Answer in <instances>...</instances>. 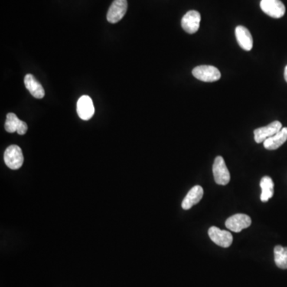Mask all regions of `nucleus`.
Wrapping results in <instances>:
<instances>
[{
	"mask_svg": "<svg viewBox=\"0 0 287 287\" xmlns=\"http://www.w3.org/2000/svg\"><path fill=\"white\" fill-rule=\"evenodd\" d=\"M4 158L6 165L11 169H18L24 164V154L18 145H13L8 147L4 152Z\"/></svg>",
	"mask_w": 287,
	"mask_h": 287,
	"instance_id": "1",
	"label": "nucleus"
},
{
	"mask_svg": "<svg viewBox=\"0 0 287 287\" xmlns=\"http://www.w3.org/2000/svg\"><path fill=\"white\" fill-rule=\"evenodd\" d=\"M226 228L234 232H240L252 225L250 216L245 214H236L231 216L226 220Z\"/></svg>",
	"mask_w": 287,
	"mask_h": 287,
	"instance_id": "7",
	"label": "nucleus"
},
{
	"mask_svg": "<svg viewBox=\"0 0 287 287\" xmlns=\"http://www.w3.org/2000/svg\"><path fill=\"white\" fill-rule=\"evenodd\" d=\"M77 112L81 119L84 121L90 119L94 114V106L91 98L87 95L81 97L78 101Z\"/></svg>",
	"mask_w": 287,
	"mask_h": 287,
	"instance_id": "10",
	"label": "nucleus"
},
{
	"mask_svg": "<svg viewBox=\"0 0 287 287\" xmlns=\"http://www.w3.org/2000/svg\"><path fill=\"white\" fill-rule=\"evenodd\" d=\"M284 78H285V82H287V66L285 67V70H284Z\"/></svg>",
	"mask_w": 287,
	"mask_h": 287,
	"instance_id": "18",
	"label": "nucleus"
},
{
	"mask_svg": "<svg viewBox=\"0 0 287 287\" xmlns=\"http://www.w3.org/2000/svg\"><path fill=\"white\" fill-rule=\"evenodd\" d=\"M128 9L127 0H114L107 13V20L110 24H117L125 16Z\"/></svg>",
	"mask_w": 287,
	"mask_h": 287,
	"instance_id": "5",
	"label": "nucleus"
},
{
	"mask_svg": "<svg viewBox=\"0 0 287 287\" xmlns=\"http://www.w3.org/2000/svg\"><path fill=\"white\" fill-rule=\"evenodd\" d=\"M236 37L241 48L250 51L253 47V37L250 31L243 26H238L236 28Z\"/></svg>",
	"mask_w": 287,
	"mask_h": 287,
	"instance_id": "11",
	"label": "nucleus"
},
{
	"mask_svg": "<svg viewBox=\"0 0 287 287\" xmlns=\"http://www.w3.org/2000/svg\"><path fill=\"white\" fill-rule=\"evenodd\" d=\"M24 84L34 98L41 99L44 98L45 90L40 82L32 74H27L24 79Z\"/></svg>",
	"mask_w": 287,
	"mask_h": 287,
	"instance_id": "13",
	"label": "nucleus"
},
{
	"mask_svg": "<svg viewBox=\"0 0 287 287\" xmlns=\"http://www.w3.org/2000/svg\"><path fill=\"white\" fill-rule=\"evenodd\" d=\"M203 196V187L200 185L195 186V187H193V188L188 192L187 196H185V198L183 200V209H184V210H188V209L192 208L193 206L197 204V203L202 200Z\"/></svg>",
	"mask_w": 287,
	"mask_h": 287,
	"instance_id": "12",
	"label": "nucleus"
},
{
	"mask_svg": "<svg viewBox=\"0 0 287 287\" xmlns=\"http://www.w3.org/2000/svg\"><path fill=\"white\" fill-rule=\"evenodd\" d=\"M274 253L276 266L280 269L287 270V247L278 245L274 249Z\"/></svg>",
	"mask_w": 287,
	"mask_h": 287,
	"instance_id": "16",
	"label": "nucleus"
},
{
	"mask_svg": "<svg viewBox=\"0 0 287 287\" xmlns=\"http://www.w3.org/2000/svg\"><path fill=\"white\" fill-rule=\"evenodd\" d=\"M213 171L216 184H219V185H226L230 182V173H229L228 168L226 167L224 160L220 156L216 157L215 159Z\"/></svg>",
	"mask_w": 287,
	"mask_h": 287,
	"instance_id": "3",
	"label": "nucleus"
},
{
	"mask_svg": "<svg viewBox=\"0 0 287 287\" xmlns=\"http://www.w3.org/2000/svg\"><path fill=\"white\" fill-rule=\"evenodd\" d=\"M262 11L270 17L280 18L285 13V7L280 0H261Z\"/></svg>",
	"mask_w": 287,
	"mask_h": 287,
	"instance_id": "4",
	"label": "nucleus"
},
{
	"mask_svg": "<svg viewBox=\"0 0 287 287\" xmlns=\"http://www.w3.org/2000/svg\"><path fill=\"white\" fill-rule=\"evenodd\" d=\"M21 122V120L18 119L16 115L13 113V112H9L7 115V120H6L5 122L6 131L10 132V133L17 132Z\"/></svg>",
	"mask_w": 287,
	"mask_h": 287,
	"instance_id": "17",
	"label": "nucleus"
},
{
	"mask_svg": "<svg viewBox=\"0 0 287 287\" xmlns=\"http://www.w3.org/2000/svg\"><path fill=\"white\" fill-rule=\"evenodd\" d=\"M193 75L198 80L205 82H216L221 78V73L217 68L207 65L195 67L193 70Z\"/></svg>",
	"mask_w": 287,
	"mask_h": 287,
	"instance_id": "2",
	"label": "nucleus"
},
{
	"mask_svg": "<svg viewBox=\"0 0 287 287\" xmlns=\"http://www.w3.org/2000/svg\"><path fill=\"white\" fill-rule=\"evenodd\" d=\"M287 141V128L284 127L279 132L264 141V148L268 150H275L280 148Z\"/></svg>",
	"mask_w": 287,
	"mask_h": 287,
	"instance_id": "14",
	"label": "nucleus"
},
{
	"mask_svg": "<svg viewBox=\"0 0 287 287\" xmlns=\"http://www.w3.org/2000/svg\"><path fill=\"white\" fill-rule=\"evenodd\" d=\"M282 128V123L280 122H278V121H275V122L269 124L266 126L256 128L254 131L255 142L258 143V144L264 142L267 138L273 137L277 132H279Z\"/></svg>",
	"mask_w": 287,
	"mask_h": 287,
	"instance_id": "6",
	"label": "nucleus"
},
{
	"mask_svg": "<svg viewBox=\"0 0 287 287\" xmlns=\"http://www.w3.org/2000/svg\"><path fill=\"white\" fill-rule=\"evenodd\" d=\"M262 194L260 199L262 202H267L274 196V182L270 177H262L260 181Z\"/></svg>",
	"mask_w": 287,
	"mask_h": 287,
	"instance_id": "15",
	"label": "nucleus"
},
{
	"mask_svg": "<svg viewBox=\"0 0 287 287\" xmlns=\"http://www.w3.org/2000/svg\"><path fill=\"white\" fill-rule=\"evenodd\" d=\"M201 15L196 11H187L181 20V26L186 32L194 34L200 28Z\"/></svg>",
	"mask_w": 287,
	"mask_h": 287,
	"instance_id": "9",
	"label": "nucleus"
},
{
	"mask_svg": "<svg viewBox=\"0 0 287 287\" xmlns=\"http://www.w3.org/2000/svg\"><path fill=\"white\" fill-rule=\"evenodd\" d=\"M208 235L213 243L222 247H229L233 242V237L230 232L220 230L216 226H212L209 228Z\"/></svg>",
	"mask_w": 287,
	"mask_h": 287,
	"instance_id": "8",
	"label": "nucleus"
}]
</instances>
